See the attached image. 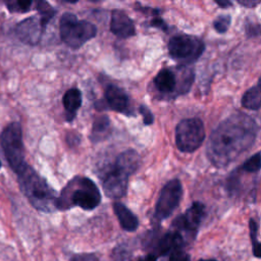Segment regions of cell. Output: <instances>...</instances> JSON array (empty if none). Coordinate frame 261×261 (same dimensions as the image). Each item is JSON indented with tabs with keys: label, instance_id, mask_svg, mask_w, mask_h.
<instances>
[{
	"label": "cell",
	"instance_id": "obj_32",
	"mask_svg": "<svg viewBox=\"0 0 261 261\" xmlns=\"http://www.w3.org/2000/svg\"><path fill=\"white\" fill-rule=\"evenodd\" d=\"M138 261H157V258H156L155 255L149 254V255H147V256H145V257L139 259Z\"/></svg>",
	"mask_w": 261,
	"mask_h": 261
},
{
	"label": "cell",
	"instance_id": "obj_5",
	"mask_svg": "<svg viewBox=\"0 0 261 261\" xmlns=\"http://www.w3.org/2000/svg\"><path fill=\"white\" fill-rule=\"evenodd\" d=\"M59 34L64 44L72 49H79L96 36L97 28L88 20L77 19L71 12H64L59 21Z\"/></svg>",
	"mask_w": 261,
	"mask_h": 261
},
{
	"label": "cell",
	"instance_id": "obj_33",
	"mask_svg": "<svg viewBox=\"0 0 261 261\" xmlns=\"http://www.w3.org/2000/svg\"><path fill=\"white\" fill-rule=\"evenodd\" d=\"M199 261H205V260H203V259H201V260H199Z\"/></svg>",
	"mask_w": 261,
	"mask_h": 261
},
{
	"label": "cell",
	"instance_id": "obj_27",
	"mask_svg": "<svg viewBox=\"0 0 261 261\" xmlns=\"http://www.w3.org/2000/svg\"><path fill=\"white\" fill-rule=\"evenodd\" d=\"M169 261H191V259L190 256L180 249L170 254Z\"/></svg>",
	"mask_w": 261,
	"mask_h": 261
},
{
	"label": "cell",
	"instance_id": "obj_31",
	"mask_svg": "<svg viewBox=\"0 0 261 261\" xmlns=\"http://www.w3.org/2000/svg\"><path fill=\"white\" fill-rule=\"evenodd\" d=\"M215 3L217 4V5H219V6H221L222 8H226V7H228V6H230L231 5V2L230 1H227V0H220V1H215Z\"/></svg>",
	"mask_w": 261,
	"mask_h": 261
},
{
	"label": "cell",
	"instance_id": "obj_3",
	"mask_svg": "<svg viewBox=\"0 0 261 261\" xmlns=\"http://www.w3.org/2000/svg\"><path fill=\"white\" fill-rule=\"evenodd\" d=\"M141 165L139 153L133 149L120 153L114 165L104 175L102 187L108 198L119 199L126 195L128 177L135 173Z\"/></svg>",
	"mask_w": 261,
	"mask_h": 261
},
{
	"label": "cell",
	"instance_id": "obj_6",
	"mask_svg": "<svg viewBox=\"0 0 261 261\" xmlns=\"http://www.w3.org/2000/svg\"><path fill=\"white\" fill-rule=\"evenodd\" d=\"M0 144L9 166L18 173L27 164L24 162V150L22 132L19 122H10L0 135Z\"/></svg>",
	"mask_w": 261,
	"mask_h": 261
},
{
	"label": "cell",
	"instance_id": "obj_12",
	"mask_svg": "<svg viewBox=\"0 0 261 261\" xmlns=\"http://www.w3.org/2000/svg\"><path fill=\"white\" fill-rule=\"evenodd\" d=\"M205 213V207L200 202H195L192 206L173 221V226L177 229L195 231L200 225Z\"/></svg>",
	"mask_w": 261,
	"mask_h": 261
},
{
	"label": "cell",
	"instance_id": "obj_24",
	"mask_svg": "<svg viewBox=\"0 0 261 261\" xmlns=\"http://www.w3.org/2000/svg\"><path fill=\"white\" fill-rule=\"evenodd\" d=\"M139 111H140V113H141L142 116H143V121H144L145 124L149 125V124H152V123H153V121H154V116H153L151 110H150L147 106L141 105V106L139 107Z\"/></svg>",
	"mask_w": 261,
	"mask_h": 261
},
{
	"label": "cell",
	"instance_id": "obj_22",
	"mask_svg": "<svg viewBox=\"0 0 261 261\" xmlns=\"http://www.w3.org/2000/svg\"><path fill=\"white\" fill-rule=\"evenodd\" d=\"M242 168L248 172H256L261 168V153H256L245 161Z\"/></svg>",
	"mask_w": 261,
	"mask_h": 261
},
{
	"label": "cell",
	"instance_id": "obj_34",
	"mask_svg": "<svg viewBox=\"0 0 261 261\" xmlns=\"http://www.w3.org/2000/svg\"><path fill=\"white\" fill-rule=\"evenodd\" d=\"M208 261H216V260H208Z\"/></svg>",
	"mask_w": 261,
	"mask_h": 261
},
{
	"label": "cell",
	"instance_id": "obj_10",
	"mask_svg": "<svg viewBox=\"0 0 261 261\" xmlns=\"http://www.w3.org/2000/svg\"><path fill=\"white\" fill-rule=\"evenodd\" d=\"M40 17L36 15L28 17L15 27V35L22 42L28 45H36L40 42V39L45 32Z\"/></svg>",
	"mask_w": 261,
	"mask_h": 261
},
{
	"label": "cell",
	"instance_id": "obj_25",
	"mask_svg": "<svg viewBox=\"0 0 261 261\" xmlns=\"http://www.w3.org/2000/svg\"><path fill=\"white\" fill-rule=\"evenodd\" d=\"M70 261H100L99 258L92 253H83L72 256Z\"/></svg>",
	"mask_w": 261,
	"mask_h": 261
},
{
	"label": "cell",
	"instance_id": "obj_8",
	"mask_svg": "<svg viewBox=\"0 0 261 261\" xmlns=\"http://www.w3.org/2000/svg\"><path fill=\"white\" fill-rule=\"evenodd\" d=\"M205 45L199 38L190 35H177L168 42L169 55L184 63L195 62L204 52Z\"/></svg>",
	"mask_w": 261,
	"mask_h": 261
},
{
	"label": "cell",
	"instance_id": "obj_20",
	"mask_svg": "<svg viewBox=\"0 0 261 261\" xmlns=\"http://www.w3.org/2000/svg\"><path fill=\"white\" fill-rule=\"evenodd\" d=\"M36 9L39 12V17L41 19L43 27L46 29L47 23L52 19V17L55 14L53 7L46 1H38L36 3Z\"/></svg>",
	"mask_w": 261,
	"mask_h": 261
},
{
	"label": "cell",
	"instance_id": "obj_19",
	"mask_svg": "<svg viewBox=\"0 0 261 261\" xmlns=\"http://www.w3.org/2000/svg\"><path fill=\"white\" fill-rule=\"evenodd\" d=\"M109 126H110V119L107 115L98 116L93 122L92 141L96 143L99 140H101L103 135L108 132Z\"/></svg>",
	"mask_w": 261,
	"mask_h": 261
},
{
	"label": "cell",
	"instance_id": "obj_1",
	"mask_svg": "<svg viewBox=\"0 0 261 261\" xmlns=\"http://www.w3.org/2000/svg\"><path fill=\"white\" fill-rule=\"evenodd\" d=\"M258 125L244 113H234L224 119L211 134L207 157L217 167H224L246 152L255 142Z\"/></svg>",
	"mask_w": 261,
	"mask_h": 261
},
{
	"label": "cell",
	"instance_id": "obj_15",
	"mask_svg": "<svg viewBox=\"0 0 261 261\" xmlns=\"http://www.w3.org/2000/svg\"><path fill=\"white\" fill-rule=\"evenodd\" d=\"M113 211L119 221L120 226L126 231H135L139 226L138 217L123 204L115 202L113 204Z\"/></svg>",
	"mask_w": 261,
	"mask_h": 261
},
{
	"label": "cell",
	"instance_id": "obj_9",
	"mask_svg": "<svg viewBox=\"0 0 261 261\" xmlns=\"http://www.w3.org/2000/svg\"><path fill=\"white\" fill-rule=\"evenodd\" d=\"M182 196V186L179 179L169 180L162 188L155 207V217L158 220L169 217L178 206Z\"/></svg>",
	"mask_w": 261,
	"mask_h": 261
},
{
	"label": "cell",
	"instance_id": "obj_14",
	"mask_svg": "<svg viewBox=\"0 0 261 261\" xmlns=\"http://www.w3.org/2000/svg\"><path fill=\"white\" fill-rule=\"evenodd\" d=\"M105 100L110 109L124 115L132 114L128 95L121 88L115 85H109L105 90Z\"/></svg>",
	"mask_w": 261,
	"mask_h": 261
},
{
	"label": "cell",
	"instance_id": "obj_23",
	"mask_svg": "<svg viewBox=\"0 0 261 261\" xmlns=\"http://www.w3.org/2000/svg\"><path fill=\"white\" fill-rule=\"evenodd\" d=\"M230 19H231L230 15H219L213 22V27L215 31H217L220 34L225 33L228 30Z\"/></svg>",
	"mask_w": 261,
	"mask_h": 261
},
{
	"label": "cell",
	"instance_id": "obj_35",
	"mask_svg": "<svg viewBox=\"0 0 261 261\" xmlns=\"http://www.w3.org/2000/svg\"><path fill=\"white\" fill-rule=\"evenodd\" d=\"M1 165H2V164H1V161H0V168H1Z\"/></svg>",
	"mask_w": 261,
	"mask_h": 261
},
{
	"label": "cell",
	"instance_id": "obj_28",
	"mask_svg": "<svg viewBox=\"0 0 261 261\" xmlns=\"http://www.w3.org/2000/svg\"><path fill=\"white\" fill-rule=\"evenodd\" d=\"M150 25L151 27H156L158 29H161L163 31H166L167 30V24L165 23V21L160 18V17H155L154 19H152V21L150 22Z\"/></svg>",
	"mask_w": 261,
	"mask_h": 261
},
{
	"label": "cell",
	"instance_id": "obj_11",
	"mask_svg": "<svg viewBox=\"0 0 261 261\" xmlns=\"http://www.w3.org/2000/svg\"><path fill=\"white\" fill-rule=\"evenodd\" d=\"M153 83L156 90L166 96H177L186 93L178 84L176 73L170 68H162L159 70Z\"/></svg>",
	"mask_w": 261,
	"mask_h": 261
},
{
	"label": "cell",
	"instance_id": "obj_26",
	"mask_svg": "<svg viewBox=\"0 0 261 261\" xmlns=\"http://www.w3.org/2000/svg\"><path fill=\"white\" fill-rule=\"evenodd\" d=\"M246 32L249 37H256L261 35V25L259 23L250 22L246 25Z\"/></svg>",
	"mask_w": 261,
	"mask_h": 261
},
{
	"label": "cell",
	"instance_id": "obj_18",
	"mask_svg": "<svg viewBox=\"0 0 261 261\" xmlns=\"http://www.w3.org/2000/svg\"><path fill=\"white\" fill-rule=\"evenodd\" d=\"M242 105L249 110L261 108V76L256 86L250 88L242 98Z\"/></svg>",
	"mask_w": 261,
	"mask_h": 261
},
{
	"label": "cell",
	"instance_id": "obj_2",
	"mask_svg": "<svg viewBox=\"0 0 261 261\" xmlns=\"http://www.w3.org/2000/svg\"><path fill=\"white\" fill-rule=\"evenodd\" d=\"M17 178L20 191L35 209L45 213L57 209L58 197L55 191L33 167L25 164L17 173Z\"/></svg>",
	"mask_w": 261,
	"mask_h": 261
},
{
	"label": "cell",
	"instance_id": "obj_29",
	"mask_svg": "<svg viewBox=\"0 0 261 261\" xmlns=\"http://www.w3.org/2000/svg\"><path fill=\"white\" fill-rule=\"evenodd\" d=\"M261 1L259 0H238V3L245 6V7H248V8H253L255 6H257L258 4H260Z\"/></svg>",
	"mask_w": 261,
	"mask_h": 261
},
{
	"label": "cell",
	"instance_id": "obj_7",
	"mask_svg": "<svg viewBox=\"0 0 261 261\" xmlns=\"http://www.w3.org/2000/svg\"><path fill=\"white\" fill-rule=\"evenodd\" d=\"M205 127L198 117L186 118L177 123L175 128V144L184 153L196 151L204 142Z\"/></svg>",
	"mask_w": 261,
	"mask_h": 261
},
{
	"label": "cell",
	"instance_id": "obj_16",
	"mask_svg": "<svg viewBox=\"0 0 261 261\" xmlns=\"http://www.w3.org/2000/svg\"><path fill=\"white\" fill-rule=\"evenodd\" d=\"M62 103L66 111V120L72 121L76 111L82 106V92L77 88H71L65 92L62 98Z\"/></svg>",
	"mask_w": 261,
	"mask_h": 261
},
{
	"label": "cell",
	"instance_id": "obj_21",
	"mask_svg": "<svg viewBox=\"0 0 261 261\" xmlns=\"http://www.w3.org/2000/svg\"><path fill=\"white\" fill-rule=\"evenodd\" d=\"M5 4L7 6V9L10 12L24 13V12H28V11L31 10L33 2L32 1H19V0L14 1V0H11V1L5 2Z\"/></svg>",
	"mask_w": 261,
	"mask_h": 261
},
{
	"label": "cell",
	"instance_id": "obj_4",
	"mask_svg": "<svg viewBox=\"0 0 261 261\" xmlns=\"http://www.w3.org/2000/svg\"><path fill=\"white\" fill-rule=\"evenodd\" d=\"M101 202V193L96 184L85 176H75L63 188L57 199V209L67 210L79 206L84 210H93Z\"/></svg>",
	"mask_w": 261,
	"mask_h": 261
},
{
	"label": "cell",
	"instance_id": "obj_30",
	"mask_svg": "<svg viewBox=\"0 0 261 261\" xmlns=\"http://www.w3.org/2000/svg\"><path fill=\"white\" fill-rule=\"evenodd\" d=\"M252 245H253V254L255 255V257L261 258V243L256 242Z\"/></svg>",
	"mask_w": 261,
	"mask_h": 261
},
{
	"label": "cell",
	"instance_id": "obj_17",
	"mask_svg": "<svg viewBox=\"0 0 261 261\" xmlns=\"http://www.w3.org/2000/svg\"><path fill=\"white\" fill-rule=\"evenodd\" d=\"M182 243V238L178 231L166 232L158 243V253L160 255L171 254L177 250H180Z\"/></svg>",
	"mask_w": 261,
	"mask_h": 261
},
{
	"label": "cell",
	"instance_id": "obj_13",
	"mask_svg": "<svg viewBox=\"0 0 261 261\" xmlns=\"http://www.w3.org/2000/svg\"><path fill=\"white\" fill-rule=\"evenodd\" d=\"M110 31L119 39H127L136 35V28L130 17L119 9H114L111 12Z\"/></svg>",
	"mask_w": 261,
	"mask_h": 261
}]
</instances>
